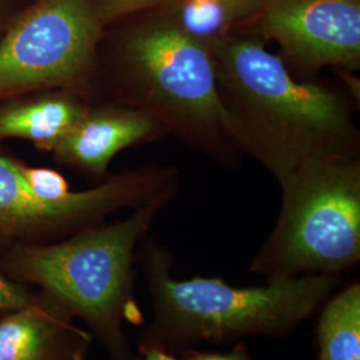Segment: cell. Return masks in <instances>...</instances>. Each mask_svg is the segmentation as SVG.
I'll return each mask as SVG.
<instances>
[{
  "label": "cell",
  "mask_w": 360,
  "mask_h": 360,
  "mask_svg": "<svg viewBox=\"0 0 360 360\" xmlns=\"http://www.w3.org/2000/svg\"><path fill=\"white\" fill-rule=\"evenodd\" d=\"M210 47L243 155L275 178L309 159L360 158L359 129L343 94L299 80L257 37L229 34Z\"/></svg>",
  "instance_id": "6da1fadb"
},
{
  "label": "cell",
  "mask_w": 360,
  "mask_h": 360,
  "mask_svg": "<svg viewBox=\"0 0 360 360\" xmlns=\"http://www.w3.org/2000/svg\"><path fill=\"white\" fill-rule=\"evenodd\" d=\"M129 18L134 20L116 35L110 60L122 104L221 165H238L243 153L219 95L210 43L167 8Z\"/></svg>",
  "instance_id": "7a4b0ae2"
},
{
  "label": "cell",
  "mask_w": 360,
  "mask_h": 360,
  "mask_svg": "<svg viewBox=\"0 0 360 360\" xmlns=\"http://www.w3.org/2000/svg\"><path fill=\"white\" fill-rule=\"evenodd\" d=\"M175 188L159 193L122 221L91 226L59 243H19L0 257V272L18 283L38 285L96 335L111 360H131L123 323L141 324L134 297L136 245Z\"/></svg>",
  "instance_id": "3957f363"
},
{
  "label": "cell",
  "mask_w": 360,
  "mask_h": 360,
  "mask_svg": "<svg viewBox=\"0 0 360 360\" xmlns=\"http://www.w3.org/2000/svg\"><path fill=\"white\" fill-rule=\"evenodd\" d=\"M144 270L154 306L153 324L141 335L139 349L166 351L198 342L224 343L245 335L281 336L307 319L331 294L335 275L307 274L264 287H233L218 278H171L167 254L151 242Z\"/></svg>",
  "instance_id": "277c9868"
},
{
  "label": "cell",
  "mask_w": 360,
  "mask_h": 360,
  "mask_svg": "<svg viewBox=\"0 0 360 360\" xmlns=\"http://www.w3.org/2000/svg\"><path fill=\"white\" fill-rule=\"evenodd\" d=\"M278 223L252 262L267 282L336 275L360 259V158H315L279 178Z\"/></svg>",
  "instance_id": "5b68a950"
},
{
  "label": "cell",
  "mask_w": 360,
  "mask_h": 360,
  "mask_svg": "<svg viewBox=\"0 0 360 360\" xmlns=\"http://www.w3.org/2000/svg\"><path fill=\"white\" fill-rule=\"evenodd\" d=\"M103 34L92 0H37L0 40V98L89 86Z\"/></svg>",
  "instance_id": "8992f818"
},
{
  "label": "cell",
  "mask_w": 360,
  "mask_h": 360,
  "mask_svg": "<svg viewBox=\"0 0 360 360\" xmlns=\"http://www.w3.org/2000/svg\"><path fill=\"white\" fill-rule=\"evenodd\" d=\"M174 168L147 166L108 176L87 191L49 200L32 190L22 165L0 156V245L79 232L124 207L138 208L156 195L176 187Z\"/></svg>",
  "instance_id": "52a82bcc"
},
{
  "label": "cell",
  "mask_w": 360,
  "mask_h": 360,
  "mask_svg": "<svg viewBox=\"0 0 360 360\" xmlns=\"http://www.w3.org/2000/svg\"><path fill=\"white\" fill-rule=\"evenodd\" d=\"M231 34L275 41L294 75L360 68V0H267Z\"/></svg>",
  "instance_id": "ba28073f"
},
{
  "label": "cell",
  "mask_w": 360,
  "mask_h": 360,
  "mask_svg": "<svg viewBox=\"0 0 360 360\" xmlns=\"http://www.w3.org/2000/svg\"><path fill=\"white\" fill-rule=\"evenodd\" d=\"M166 135L159 123L139 110L123 104L89 107L52 153L70 166L103 178L122 150Z\"/></svg>",
  "instance_id": "9c48e42d"
},
{
  "label": "cell",
  "mask_w": 360,
  "mask_h": 360,
  "mask_svg": "<svg viewBox=\"0 0 360 360\" xmlns=\"http://www.w3.org/2000/svg\"><path fill=\"white\" fill-rule=\"evenodd\" d=\"M92 335L50 296L0 315V360H86Z\"/></svg>",
  "instance_id": "30bf717a"
},
{
  "label": "cell",
  "mask_w": 360,
  "mask_h": 360,
  "mask_svg": "<svg viewBox=\"0 0 360 360\" xmlns=\"http://www.w3.org/2000/svg\"><path fill=\"white\" fill-rule=\"evenodd\" d=\"M87 110L70 91L0 107V139H26L40 150L53 151Z\"/></svg>",
  "instance_id": "8fae6325"
},
{
  "label": "cell",
  "mask_w": 360,
  "mask_h": 360,
  "mask_svg": "<svg viewBox=\"0 0 360 360\" xmlns=\"http://www.w3.org/2000/svg\"><path fill=\"white\" fill-rule=\"evenodd\" d=\"M318 360H360V285L333 297L318 323Z\"/></svg>",
  "instance_id": "7c38bea8"
},
{
  "label": "cell",
  "mask_w": 360,
  "mask_h": 360,
  "mask_svg": "<svg viewBox=\"0 0 360 360\" xmlns=\"http://www.w3.org/2000/svg\"><path fill=\"white\" fill-rule=\"evenodd\" d=\"M267 0H176L167 7L180 23L207 43L231 34Z\"/></svg>",
  "instance_id": "4fadbf2b"
},
{
  "label": "cell",
  "mask_w": 360,
  "mask_h": 360,
  "mask_svg": "<svg viewBox=\"0 0 360 360\" xmlns=\"http://www.w3.org/2000/svg\"><path fill=\"white\" fill-rule=\"evenodd\" d=\"M176 0H92L94 11L104 30L114 23L139 13L162 10Z\"/></svg>",
  "instance_id": "5bb4252c"
},
{
  "label": "cell",
  "mask_w": 360,
  "mask_h": 360,
  "mask_svg": "<svg viewBox=\"0 0 360 360\" xmlns=\"http://www.w3.org/2000/svg\"><path fill=\"white\" fill-rule=\"evenodd\" d=\"M22 174L32 190L44 199L59 200L72 193L65 176L55 169L26 167L22 165Z\"/></svg>",
  "instance_id": "9a60e30c"
},
{
  "label": "cell",
  "mask_w": 360,
  "mask_h": 360,
  "mask_svg": "<svg viewBox=\"0 0 360 360\" xmlns=\"http://www.w3.org/2000/svg\"><path fill=\"white\" fill-rule=\"evenodd\" d=\"M39 294L26 284L18 283L0 272V315L26 307L38 299Z\"/></svg>",
  "instance_id": "2e32d148"
},
{
  "label": "cell",
  "mask_w": 360,
  "mask_h": 360,
  "mask_svg": "<svg viewBox=\"0 0 360 360\" xmlns=\"http://www.w3.org/2000/svg\"><path fill=\"white\" fill-rule=\"evenodd\" d=\"M186 360H252L248 351L243 345H238L227 354H219V352H195L188 351Z\"/></svg>",
  "instance_id": "e0dca14e"
},
{
  "label": "cell",
  "mask_w": 360,
  "mask_h": 360,
  "mask_svg": "<svg viewBox=\"0 0 360 360\" xmlns=\"http://www.w3.org/2000/svg\"><path fill=\"white\" fill-rule=\"evenodd\" d=\"M141 356H134L131 360H178L174 358L168 351L159 347H147L139 349Z\"/></svg>",
  "instance_id": "ac0fdd59"
}]
</instances>
